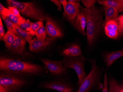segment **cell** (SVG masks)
Returning a JSON list of instances; mask_svg holds the SVG:
<instances>
[{
	"mask_svg": "<svg viewBox=\"0 0 123 92\" xmlns=\"http://www.w3.org/2000/svg\"><path fill=\"white\" fill-rule=\"evenodd\" d=\"M81 2L85 8L87 9H91L95 6V4L97 1L95 0H82Z\"/></svg>",
	"mask_w": 123,
	"mask_h": 92,
	"instance_id": "cell-27",
	"label": "cell"
},
{
	"mask_svg": "<svg viewBox=\"0 0 123 92\" xmlns=\"http://www.w3.org/2000/svg\"><path fill=\"white\" fill-rule=\"evenodd\" d=\"M45 20L47 34L49 37L56 39L63 37V33L60 27L51 17L45 14Z\"/></svg>",
	"mask_w": 123,
	"mask_h": 92,
	"instance_id": "cell-10",
	"label": "cell"
},
{
	"mask_svg": "<svg viewBox=\"0 0 123 92\" xmlns=\"http://www.w3.org/2000/svg\"><path fill=\"white\" fill-rule=\"evenodd\" d=\"M123 56V50L109 52L104 54V59L107 68L117 59Z\"/></svg>",
	"mask_w": 123,
	"mask_h": 92,
	"instance_id": "cell-16",
	"label": "cell"
},
{
	"mask_svg": "<svg viewBox=\"0 0 123 92\" xmlns=\"http://www.w3.org/2000/svg\"><path fill=\"white\" fill-rule=\"evenodd\" d=\"M60 2H61L62 5L63 6V9H64L68 3V2L66 0H60Z\"/></svg>",
	"mask_w": 123,
	"mask_h": 92,
	"instance_id": "cell-33",
	"label": "cell"
},
{
	"mask_svg": "<svg viewBox=\"0 0 123 92\" xmlns=\"http://www.w3.org/2000/svg\"><path fill=\"white\" fill-rule=\"evenodd\" d=\"M118 21L121 25H123V14L121 15L117 18Z\"/></svg>",
	"mask_w": 123,
	"mask_h": 92,
	"instance_id": "cell-32",
	"label": "cell"
},
{
	"mask_svg": "<svg viewBox=\"0 0 123 92\" xmlns=\"http://www.w3.org/2000/svg\"><path fill=\"white\" fill-rule=\"evenodd\" d=\"M32 22L27 20L21 17L20 18L19 23L18 26L23 31L29 32V29L32 24Z\"/></svg>",
	"mask_w": 123,
	"mask_h": 92,
	"instance_id": "cell-21",
	"label": "cell"
},
{
	"mask_svg": "<svg viewBox=\"0 0 123 92\" xmlns=\"http://www.w3.org/2000/svg\"><path fill=\"white\" fill-rule=\"evenodd\" d=\"M29 83L23 75L0 71V92H19Z\"/></svg>",
	"mask_w": 123,
	"mask_h": 92,
	"instance_id": "cell-3",
	"label": "cell"
},
{
	"mask_svg": "<svg viewBox=\"0 0 123 92\" xmlns=\"http://www.w3.org/2000/svg\"><path fill=\"white\" fill-rule=\"evenodd\" d=\"M0 15H4L6 16L15 25H18L20 18H19L14 16L8 8H5L2 14Z\"/></svg>",
	"mask_w": 123,
	"mask_h": 92,
	"instance_id": "cell-22",
	"label": "cell"
},
{
	"mask_svg": "<svg viewBox=\"0 0 123 92\" xmlns=\"http://www.w3.org/2000/svg\"><path fill=\"white\" fill-rule=\"evenodd\" d=\"M108 92H119L121 87L115 79H111L109 82Z\"/></svg>",
	"mask_w": 123,
	"mask_h": 92,
	"instance_id": "cell-23",
	"label": "cell"
},
{
	"mask_svg": "<svg viewBox=\"0 0 123 92\" xmlns=\"http://www.w3.org/2000/svg\"><path fill=\"white\" fill-rule=\"evenodd\" d=\"M121 28L122 30V32L123 33V25H121Z\"/></svg>",
	"mask_w": 123,
	"mask_h": 92,
	"instance_id": "cell-38",
	"label": "cell"
},
{
	"mask_svg": "<svg viewBox=\"0 0 123 92\" xmlns=\"http://www.w3.org/2000/svg\"><path fill=\"white\" fill-rule=\"evenodd\" d=\"M101 92H108V81L106 73H105L104 74L103 86L102 91Z\"/></svg>",
	"mask_w": 123,
	"mask_h": 92,
	"instance_id": "cell-28",
	"label": "cell"
},
{
	"mask_svg": "<svg viewBox=\"0 0 123 92\" xmlns=\"http://www.w3.org/2000/svg\"><path fill=\"white\" fill-rule=\"evenodd\" d=\"M8 7L18 9L22 15L37 21L45 20V15L40 7L33 2H22L15 0H7Z\"/></svg>",
	"mask_w": 123,
	"mask_h": 92,
	"instance_id": "cell-4",
	"label": "cell"
},
{
	"mask_svg": "<svg viewBox=\"0 0 123 92\" xmlns=\"http://www.w3.org/2000/svg\"><path fill=\"white\" fill-rule=\"evenodd\" d=\"M85 57L81 55L76 57H63V65L66 68H72L76 72L78 77V81L77 84L80 85L84 79L87 76L85 70Z\"/></svg>",
	"mask_w": 123,
	"mask_h": 92,
	"instance_id": "cell-6",
	"label": "cell"
},
{
	"mask_svg": "<svg viewBox=\"0 0 123 92\" xmlns=\"http://www.w3.org/2000/svg\"><path fill=\"white\" fill-rule=\"evenodd\" d=\"M40 60L52 76H60L66 72L67 68L63 65L62 60L55 61L45 58H41Z\"/></svg>",
	"mask_w": 123,
	"mask_h": 92,
	"instance_id": "cell-9",
	"label": "cell"
},
{
	"mask_svg": "<svg viewBox=\"0 0 123 92\" xmlns=\"http://www.w3.org/2000/svg\"><path fill=\"white\" fill-rule=\"evenodd\" d=\"M120 87L123 88V84H122L121 85H120Z\"/></svg>",
	"mask_w": 123,
	"mask_h": 92,
	"instance_id": "cell-39",
	"label": "cell"
},
{
	"mask_svg": "<svg viewBox=\"0 0 123 92\" xmlns=\"http://www.w3.org/2000/svg\"><path fill=\"white\" fill-rule=\"evenodd\" d=\"M0 18L2 19L6 26L7 30L15 33V25L7 17L4 15H0Z\"/></svg>",
	"mask_w": 123,
	"mask_h": 92,
	"instance_id": "cell-24",
	"label": "cell"
},
{
	"mask_svg": "<svg viewBox=\"0 0 123 92\" xmlns=\"http://www.w3.org/2000/svg\"><path fill=\"white\" fill-rule=\"evenodd\" d=\"M0 70L1 72L18 74L38 76L44 72L41 66L7 57H0Z\"/></svg>",
	"mask_w": 123,
	"mask_h": 92,
	"instance_id": "cell-1",
	"label": "cell"
},
{
	"mask_svg": "<svg viewBox=\"0 0 123 92\" xmlns=\"http://www.w3.org/2000/svg\"><path fill=\"white\" fill-rule=\"evenodd\" d=\"M103 10L105 15V20H104L102 27L103 28L104 25L108 20L113 18H116L118 17V12L116 9L108 6H103Z\"/></svg>",
	"mask_w": 123,
	"mask_h": 92,
	"instance_id": "cell-17",
	"label": "cell"
},
{
	"mask_svg": "<svg viewBox=\"0 0 123 92\" xmlns=\"http://www.w3.org/2000/svg\"><path fill=\"white\" fill-rule=\"evenodd\" d=\"M97 2L103 6L111 7L116 9L119 13L123 12V6L119 0H97Z\"/></svg>",
	"mask_w": 123,
	"mask_h": 92,
	"instance_id": "cell-18",
	"label": "cell"
},
{
	"mask_svg": "<svg viewBox=\"0 0 123 92\" xmlns=\"http://www.w3.org/2000/svg\"><path fill=\"white\" fill-rule=\"evenodd\" d=\"M5 34L4 27L2 22V18H0V39L1 41L3 40Z\"/></svg>",
	"mask_w": 123,
	"mask_h": 92,
	"instance_id": "cell-29",
	"label": "cell"
},
{
	"mask_svg": "<svg viewBox=\"0 0 123 92\" xmlns=\"http://www.w3.org/2000/svg\"><path fill=\"white\" fill-rule=\"evenodd\" d=\"M82 53L80 46L73 44L64 49L62 52L61 55L63 57H76L80 56Z\"/></svg>",
	"mask_w": 123,
	"mask_h": 92,
	"instance_id": "cell-15",
	"label": "cell"
},
{
	"mask_svg": "<svg viewBox=\"0 0 123 92\" xmlns=\"http://www.w3.org/2000/svg\"><path fill=\"white\" fill-rule=\"evenodd\" d=\"M43 26V21H37L35 23H32L31 25L29 32L32 36H36V33L37 30L41 27Z\"/></svg>",
	"mask_w": 123,
	"mask_h": 92,
	"instance_id": "cell-25",
	"label": "cell"
},
{
	"mask_svg": "<svg viewBox=\"0 0 123 92\" xmlns=\"http://www.w3.org/2000/svg\"><path fill=\"white\" fill-rule=\"evenodd\" d=\"M17 36L21 38L25 41L30 43L32 40V37L30 33L28 32L23 31L20 28L18 25H15V33Z\"/></svg>",
	"mask_w": 123,
	"mask_h": 92,
	"instance_id": "cell-19",
	"label": "cell"
},
{
	"mask_svg": "<svg viewBox=\"0 0 123 92\" xmlns=\"http://www.w3.org/2000/svg\"><path fill=\"white\" fill-rule=\"evenodd\" d=\"M106 35L111 39H118L123 36V33L117 18L108 20L103 27Z\"/></svg>",
	"mask_w": 123,
	"mask_h": 92,
	"instance_id": "cell-8",
	"label": "cell"
},
{
	"mask_svg": "<svg viewBox=\"0 0 123 92\" xmlns=\"http://www.w3.org/2000/svg\"><path fill=\"white\" fill-rule=\"evenodd\" d=\"M50 1L52 2L57 6V9L58 11L62 12L61 3L60 0H51Z\"/></svg>",
	"mask_w": 123,
	"mask_h": 92,
	"instance_id": "cell-31",
	"label": "cell"
},
{
	"mask_svg": "<svg viewBox=\"0 0 123 92\" xmlns=\"http://www.w3.org/2000/svg\"><path fill=\"white\" fill-rule=\"evenodd\" d=\"M7 8L9 9L11 12H12V13L17 17H18L19 18L21 17V16L20 15V12L18 9L13 7H8Z\"/></svg>",
	"mask_w": 123,
	"mask_h": 92,
	"instance_id": "cell-30",
	"label": "cell"
},
{
	"mask_svg": "<svg viewBox=\"0 0 123 92\" xmlns=\"http://www.w3.org/2000/svg\"><path fill=\"white\" fill-rule=\"evenodd\" d=\"M26 42L25 40L16 36L13 43L7 48L12 54L23 55L24 54Z\"/></svg>",
	"mask_w": 123,
	"mask_h": 92,
	"instance_id": "cell-13",
	"label": "cell"
},
{
	"mask_svg": "<svg viewBox=\"0 0 123 92\" xmlns=\"http://www.w3.org/2000/svg\"><path fill=\"white\" fill-rule=\"evenodd\" d=\"M68 2H70L73 3H79L80 0H68Z\"/></svg>",
	"mask_w": 123,
	"mask_h": 92,
	"instance_id": "cell-35",
	"label": "cell"
},
{
	"mask_svg": "<svg viewBox=\"0 0 123 92\" xmlns=\"http://www.w3.org/2000/svg\"><path fill=\"white\" fill-rule=\"evenodd\" d=\"M56 39L55 38L47 37L44 41H41L34 38L29 43L30 50L34 53L40 52L51 44Z\"/></svg>",
	"mask_w": 123,
	"mask_h": 92,
	"instance_id": "cell-12",
	"label": "cell"
},
{
	"mask_svg": "<svg viewBox=\"0 0 123 92\" xmlns=\"http://www.w3.org/2000/svg\"><path fill=\"white\" fill-rule=\"evenodd\" d=\"M5 7L2 5V3H0V14H2L3 12Z\"/></svg>",
	"mask_w": 123,
	"mask_h": 92,
	"instance_id": "cell-34",
	"label": "cell"
},
{
	"mask_svg": "<svg viewBox=\"0 0 123 92\" xmlns=\"http://www.w3.org/2000/svg\"><path fill=\"white\" fill-rule=\"evenodd\" d=\"M47 35L46 28L44 26H43L37 30L36 36L37 39L43 41L47 38Z\"/></svg>",
	"mask_w": 123,
	"mask_h": 92,
	"instance_id": "cell-26",
	"label": "cell"
},
{
	"mask_svg": "<svg viewBox=\"0 0 123 92\" xmlns=\"http://www.w3.org/2000/svg\"><path fill=\"white\" fill-rule=\"evenodd\" d=\"M40 87L51 89L59 92H74L72 85L62 79H55L43 82L40 84Z\"/></svg>",
	"mask_w": 123,
	"mask_h": 92,
	"instance_id": "cell-7",
	"label": "cell"
},
{
	"mask_svg": "<svg viewBox=\"0 0 123 92\" xmlns=\"http://www.w3.org/2000/svg\"><path fill=\"white\" fill-rule=\"evenodd\" d=\"M119 1L123 6V0H119Z\"/></svg>",
	"mask_w": 123,
	"mask_h": 92,
	"instance_id": "cell-36",
	"label": "cell"
},
{
	"mask_svg": "<svg viewBox=\"0 0 123 92\" xmlns=\"http://www.w3.org/2000/svg\"><path fill=\"white\" fill-rule=\"evenodd\" d=\"M86 19V35L88 46L91 47L102 31L103 20V10L96 7L82 8Z\"/></svg>",
	"mask_w": 123,
	"mask_h": 92,
	"instance_id": "cell-2",
	"label": "cell"
},
{
	"mask_svg": "<svg viewBox=\"0 0 123 92\" xmlns=\"http://www.w3.org/2000/svg\"><path fill=\"white\" fill-rule=\"evenodd\" d=\"M83 7L79 3L68 2L64 9L63 16L70 23H71L76 18L77 16L82 10Z\"/></svg>",
	"mask_w": 123,
	"mask_h": 92,
	"instance_id": "cell-11",
	"label": "cell"
},
{
	"mask_svg": "<svg viewBox=\"0 0 123 92\" xmlns=\"http://www.w3.org/2000/svg\"><path fill=\"white\" fill-rule=\"evenodd\" d=\"M16 38V36L12 32L8 30L5 33L3 38V41L5 42L6 46L7 48L9 47L13 43Z\"/></svg>",
	"mask_w": 123,
	"mask_h": 92,
	"instance_id": "cell-20",
	"label": "cell"
},
{
	"mask_svg": "<svg viewBox=\"0 0 123 92\" xmlns=\"http://www.w3.org/2000/svg\"><path fill=\"white\" fill-rule=\"evenodd\" d=\"M119 92H123V88H121L120 91Z\"/></svg>",
	"mask_w": 123,
	"mask_h": 92,
	"instance_id": "cell-37",
	"label": "cell"
},
{
	"mask_svg": "<svg viewBox=\"0 0 123 92\" xmlns=\"http://www.w3.org/2000/svg\"><path fill=\"white\" fill-rule=\"evenodd\" d=\"M86 59L91 63V70L84 78L79 85V88L75 92H89L97 84L100 82L101 70L97 66L96 61L95 59Z\"/></svg>",
	"mask_w": 123,
	"mask_h": 92,
	"instance_id": "cell-5",
	"label": "cell"
},
{
	"mask_svg": "<svg viewBox=\"0 0 123 92\" xmlns=\"http://www.w3.org/2000/svg\"><path fill=\"white\" fill-rule=\"evenodd\" d=\"M86 19L82 11L78 14L76 18L70 24L83 36H85V29L86 26Z\"/></svg>",
	"mask_w": 123,
	"mask_h": 92,
	"instance_id": "cell-14",
	"label": "cell"
}]
</instances>
